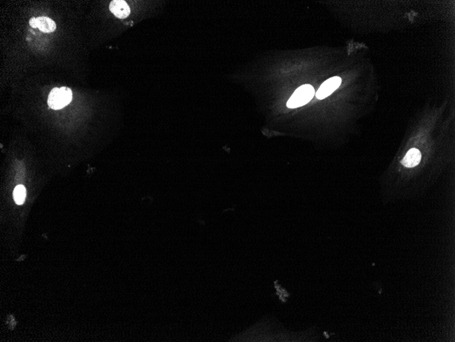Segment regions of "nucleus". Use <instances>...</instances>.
Segmentation results:
<instances>
[{
    "instance_id": "nucleus-7",
    "label": "nucleus",
    "mask_w": 455,
    "mask_h": 342,
    "mask_svg": "<svg viewBox=\"0 0 455 342\" xmlns=\"http://www.w3.org/2000/svg\"><path fill=\"white\" fill-rule=\"evenodd\" d=\"M13 198L16 204L18 205L23 204L26 198V189L25 186L19 184L16 186L13 192Z\"/></svg>"
},
{
    "instance_id": "nucleus-4",
    "label": "nucleus",
    "mask_w": 455,
    "mask_h": 342,
    "mask_svg": "<svg viewBox=\"0 0 455 342\" xmlns=\"http://www.w3.org/2000/svg\"><path fill=\"white\" fill-rule=\"evenodd\" d=\"M29 25L33 28H39L44 33H51L56 29V23L49 17L32 18L29 20Z\"/></svg>"
},
{
    "instance_id": "nucleus-1",
    "label": "nucleus",
    "mask_w": 455,
    "mask_h": 342,
    "mask_svg": "<svg viewBox=\"0 0 455 342\" xmlns=\"http://www.w3.org/2000/svg\"><path fill=\"white\" fill-rule=\"evenodd\" d=\"M73 99V92L67 87H55L48 98V105L53 109H60L67 106Z\"/></svg>"
},
{
    "instance_id": "nucleus-2",
    "label": "nucleus",
    "mask_w": 455,
    "mask_h": 342,
    "mask_svg": "<svg viewBox=\"0 0 455 342\" xmlns=\"http://www.w3.org/2000/svg\"><path fill=\"white\" fill-rule=\"evenodd\" d=\"M314 95L315 89L312 85L309 84L301 85L296 89L295 92L288 101L287 107L289 108L294 109L303 106L307 104Z\"/></svg>"
},
{
    "instance_id": "nucleus-6",
    "label": "nucleus",
    "mask_w": 455,
    "mask_h": 342,
    "mask_svg": "<svg viewBox=\"0 0 455 342\" xmlns=\"http://www.w3.org/2000/svg\"><path fill=\"white\" fill-rule=\"evenodd\" d=\"M421 153L416 148H412L407 152L404 158L401 161V164L406 168H414L420 164Z\"/></svg>"
},
{
    "instance_id": "nucleus-5",
    "label": "nucleus",
    "mask_w": 455,
    "mask_h": 342,
    "mask_svg": "<svg viewBox=\"0 0 455 342\" xmlns=\"http://www.w3.org/2000/svg\"><path fill=\"white\" fill-rule=\"evenodd\" d=\"M111 13L114 14L119 19H125L130 13V9L128 4L122 0H114L109 5Z\"/></svg>"
},
{
    "instance_id": "nucleus-3",
    "label": "nucleus",
    "mask_w": 455,
    "mask_h": 342,
    "mask_svg": "<svg viewBox=\"0 0 455 342\" xmlns=\"http://www.w3.org/2000/svg\"><path fill=\"white\" fill-rule=\"evenodd\" d=\"M341 83V79L339 77H333L327 79L319 87V90L316 93V96L320 100L327 98L338 88Z\"/></svg>"
}]
</instances>
